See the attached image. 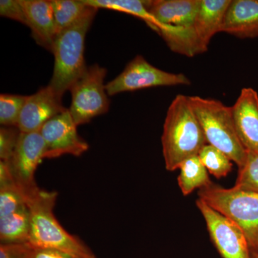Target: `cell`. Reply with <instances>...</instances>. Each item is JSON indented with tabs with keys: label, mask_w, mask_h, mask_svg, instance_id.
<instances>
[{
	"label": "cell",
	"mask_w": 258,
	"mask_h": 258,
	"mask_svg": "<svg viewBox=\"0 0 258 258\" xmlns=\"http://www.w3.org/2000/svg\"><path fill=\"white\" fill-rule=\"evenodd\" d=\"M196 205L205 220L211 240L222 258H252L247 237L237 224L200 199Z\"/></svg>",
	"instance_id": "obj_9"
},
{
	"label": "cell",
	"mask_w": 258,
	"mask_h": 258,
	"mask_svg": "<svg viewBox=\"0 0 258 258\" xmlns=\"http://www.w3.org/2000/svg\"><path fill=\"white\" fill-rule=\"evenodd\" d=\"M45 145L40 132L20 134L18 143L9 161L15 184L25 195L27 203L38 192L35 171L45 159Z\"/></svg>",
	"instance_id": "obj_8"
},
{
	"label": "cell",
	"mask_w": 258,
	"mask_h": 258,
	"mask_svg": "<svg viewBox=\"0 0 258 258\" xmlns=\"http://www.w3.org/2000/svg\"><path fill=\"white\" fill-rule=\"evenodd\" d=\"M84 4L99 9L115 10L133 15L143 20L154 31L159 33L166 28L148 11L146 1L142 0H81Z\"/></svg>",
	"instance_id": "obj_18"
},
{
	"label": "cell",
	"mask_w": 258,
	"mask_h": 258,
	"mask_svg": "<svg viewBox=\"0 0 258 258\" xmlns=\"http://www.w3.org/2000/svg\"><path fill=\"white\" fill-rule=\"evenodd\" d=\"M57 35L85 16L91 6L81 0H51Z\"/></svg>",
	"instance_id": "obj_20"
},
{
	"label": "cell",
	"mask_w": 258,
	"mask_h": 258,
	"mask_svg": "<svg viewBox=\"0 0 258 258\" xmlns=\"http://www.w3.org/2000/svg\"><path fill=\"white\" fill-rule=\"evenodd\" d=\"M222 32L238 38L258 37V0H231Z\"/></svg>",
	"instance_id": "obj_16"
},
{
	"label": "cell",
	"mask_w": 258,
	"mask_h": 258,
	"mask_svg": "<svg viewBox=\"0 0 258 258\" xmlns=\"http://www.w3.org/2000/svg\"><path fill=\"white\" fill-rule=\"evenodd\" d=\"M98 10L91 7L77 23L56 37L52 52L55 57L53 74L48 86L61 98L87 69L84 57L85 40Z\"/></svg>",
	"instance_id": "obj_3"
},
{
	"label": "cell",
	"mask_w": 258,
	"mask_h": 258,
	"mask_svg": "<svg viewBox=\"0 0 258 258\" xmlns=\"http://www.w3.org/2000/svg\"><path fill=\"white\" fill-rule=\"evenodd\" d=\"M28 206L25 195L16 184L0 187V217Z\"/></svg>",
	"instance_id": "obj_24"
},
{
	"label": "cell",
	"mask_w": 258,
	"mask_h": 258,
	"mask_svg": "<svg viewBox=\"0 0 258 258\" xmlns=\"http://www.w3.org/2000/svg\"><path fill=\"white\" fill-rule=\"evenodd\" d=\"M31 246V245H30ZM32 247V246H31ZM29 258H74L69 254L55 249L32 247Z\"/></svg>",
	"instance_id": "obj_28"
},
{
	"label": "cell",
	"mask_w": 258,
	"mask_h": 258,
	"mask_svg": "<svg viewBox=\"0 0 258 258\" xmlns=\"http://www.w3.org/2000/svg\"><path fill=\"white\" fill-rule=\"evenodd\" d=\"M30 234V212L28 206L0 217L2 244L28 243Z\"/></svg>",
	"instance_id": "obj_17"
},
{
	"label": "cell",
	"mask_w": 258,
	"mask_h": 258,
	"mask_svg": "<svg viewBox=\"0 0 258 258\" xmlns=\"http://www.w3.org/2000/svg\"><path fill=\"white\" fill-rule=\"evenodd\" d=\"M106 74L105 68L93 64L70 88L72 101L69 109L77 126L108 111L110 101L104 85Z\"/></svg>",
	"instance_id": "obj_6"
},
{
	"label": "cell",
	"mask_w": 258,
	"mask_h": 258,
	"mask_svg": "<svg viewBox=\"0 0 258 258\" xmlns=\"http://www.w3.org/2000/svg\"><path fill=\"white\" fill-rule=\"evenodd\" d=\"M69 108L44 124L40 132L45 145V159L61 156L80 157L88 150L87 142L80 137Z\"/></svg>",
	"instance_id": "obj_10"
},
{
	"label": "cell",
	"mask_w": 258,
	"mask_h": 258,
	"mask_svg": "<svg viewBox=\"0 0 258 258\" xmlns=\"http://www.w3.org/2000/svg\"><path fill=\"white\" fill-rule=\"evenodd\" d=\"M251 254H252V258H258V254L256 253V252H251Z\"/></svg>",
	"instance_id": "obj_30"
},
{
	"label": "cell",
	"mask_w": 258,
	"mask_h": 258,
	"mask_svg": "<svg viewBox=\"0 0 258 258\" xmlns=\"http://www.w3.org/2000/svg\"><path fill=\"white\" fill-rule=\"evenodd\" d=\"M189 100L207 144L225 153L240 167L245 161L247 150L236 132L232 107L217 100L198 96H189Z\"/></svg>",
	"instance_id": "obj_4"
},
{
	"label": "cell",
	"mask_w": 258,
	"mask_h": 258,
	"mask_svg": "<svg viewBox=\"0 0 258 258\" xmlns=\"http://www.w3.org/2000/svg\"><path fill=\"white\" fill-rule=\"evenodd\" d=\"M20 129L16 126H3L0 129V159L8 161L13 156L20 138Z\"/></svg>",
	"instance_id": "obj_25"
},
{
	"label": "cell",
	"mask_w": 258,
	"mask_h": 258,
	"mask_svg": "<svg viewBox=\"0 0 258 258\" xmlns=\"http://www.w3.org/2000/svg\"><path fill=\"white\" fill-rule=\"evenodd\" d=\"M198 156L208 172L218 179L225 177L232 171V161L230 158L213 146H204Z\"/></svg>",
	"instance_id": "obj_21"
},
{
	"label": "cell",
	"mask_w": 258,
	"mask_h": 258,
	"mask_svg": "<svg viewBox=\"0 0 258 258\" xmlns=\"http://www.w3.org/2000/svg\"><path fill=\"white\" fill-rule=\"evenodd\" d=\"M13 184L15 183L9 164L7 161H0V187Z\"/></svg>",
	"instance_id": "obj_29"
},
{
	"label": "cell",
	"mask_w": 258,
	"mask_h": 258,
	"mask_svg": "<svg viewBox=\"0 0 258 258\" xmlns=\"http://www.w3.org/2000/svg\"><path fill=\"white\" fill-rule=\"evenodd\" d=\"M0 15L27 25L26 17L20 0H1Z\"/></svg>",
	"instance_id": "obj_26"
},
{
	"label": "cell",
	"mask_w": 258,
	"mask_h": 258,
	"mask_svg": "<svg viewBox=\"0 0 258 258\" xmlns=\"http://www.w3.org/2000/svg\"><path fill=\"white\" fill-rule=\"evenodd\" d=\"M230 3L231 0H200V8L191 26L199 53L206 52L214 35L222 32Z\"/></svg>",
	"instance_id": "obj_13"
},
{
	"label": "cell",
	"mask_w": 258,
	"mask_h": 258,
	"mask_svg": "<svg viewBox=\"0 0 258 258\" xmlns=\"http://www.w3.org/2000/svg\"><path fill=\"white\" fill-rule=\"evenodd\" d=\"M200 0H149L148 11L164 26L187 28L192 26Z\"/></svg>",
	"instance_id": "obj_15"
},
{
	"label": "cell",
	"mask_w": 258,
	"mask_h": 258,
	"mask_svg": "<svg viewBox=\"0 0 258 258\" xmlns=\"http://www.w3.org/2000/svg\"><path fill=\"white\" fill-rule=\"evenodd\" d=\"M66 109L62 98L47 86L28 96L17 127L23 133L39 132L48 120Z\"/></svg>",
	"instance_id": "obj_11"
},
{
	"label": "cell",
	"mask_w": 258,
	"mask_h": 258,
	"mask_svg": "<svg viewBox=\"0 0 258 258\" xmlns=\"http://www.w3.org/2000/svg\"><path fill=\"white\" fill-rule=\"evenodd\" d=\"M179 169L178 184L184 196H187L195 189H202L212 183L209 177L208 171L198 155L185 160Z\"/></svg>",
	"instance_id": "obj_19"
},
{
	"label": "cell",
	"mask_w": 258,
	"mask_h": 258,
	"mask_svg": "<svg viewBox=\"0 0 258 258\" xmlns=\"http://www.w3.org/2000/svg\"><path fill=\"white\" fill-rule=\"evenodd\" d=\"M199 199L237 224L247 237L251 252L258 242V193L210 183L200 189Z\"/></svg>",
	"instance_id": "obj_5"
},
{
	"label": "cell",
	"mask_w": 258,
	"mask_h": 258,
	"mask_svg": "<svg viewBox=\"0 0 258 258\" xmlns=\"http://www.w3.org/2000/svg\"><path fill=\"white\" fill-rule=\"evenodd\" d=\"M254 252H256V253L258 254V242L257 244V247H256L255 250L253 251Z\"/></svg>",
	"instance_id": "obj_31"
},
{
	"label": "cell",
	"mask_w": 258,
	"mask_h": 258,
	"mask_svg": "<svg viewBox=\"0 0 258 258\" xmlns=\"http://www.w3.org/2000/svg\"><path fill=\"white\" fill-rule=\"evenodd\" d=\"M57 193L40 189L28 200L30 234L28 243L33 247L55 249L74 258H96L77 237L64 230L54 215Z\"/></svg>",
	"instance_id": "obj_2"
},
{
	"label": "cell",
	"mask_w": 258,
	"mask_h": 258,
	"mask_svg": "<svg viewBox=\"0 0 258 258\" xmlns=\"http://www.w3.org/2000/svg\"><path fill=\"white\" fill-rule=\"evenodd\" d=\"M232 107L236 132L246 150L258 153V93L242 88Z\"/></svg>",
	"instance_id": "obj_12"
},
{
	"label": "cell",
	"mask_w": 258,
	"mask_h": 258,
	"mask_svg": "<svg viewBox=\"0 0 258 258\" xmlns=\"http://www.w3.org/2000/svg\"><path fill=\"white\" fill-rule=\"evenodd\" d=\"M31 249L29 243H1L0 258H29Z\"/></svg>",
	"instance_id": "obj_27"
},
{
	"label": "cell",
	"mask_w": 258,
	"mask_h": 258,
	"mask_svg": "<svg viewBox=\"0 0 258 258\" xmlns=\"http://www.w3.org/2000/svg\"><path fill=\"white\" fill-rule=\"evenodd\" d=\"M166 170L174 171L186 159L198 155L207 141L193 111L189 96L179 94L168 108L162 137Z\"/></svg>",
	"instance_id": "obj_1"
},
{
	"label": "cell",
	"mask_w": 258,
	"mask_h": 258,
	"mask_svg": "<svg viewBox=\"0 0 258 258\" xmlns=\"http://www.w3.org/2000/svg\"><path fill=\"white\" fill-rule=\"evenodd\" d=\"M27 26L38 45L52 52L57 36L52 3L49 0H20Z\"/></svg>",
	"instance_id": "obj_14"
},
{
	"label": "cell",
	"mask_w": 258,
	"mask_h": 258,
	"mask_svg": "<svg viewBox=\"0 0 258 258\" xmlns=\"http://www.w3.org/2000/svg\"><path fill=\"white\" fill-rule=\"evenodd\" d=\"M258 193V153L247 151L245 161L238 168L235 186Z\"/></svg>",
	"instance_id": "obj_23"
},
{
	"label": "cell",
	"mask_w": 258,
	"mask_h": 258,
	"mask_svg": "<svg viewBox=\"0 0 258 258\" xmlns=\"http://www.w3.org/2000/svg\"><path fill=\"white\" fill-rule=\"evenodd\" d=\"M28 96L1 94L0 123L3 126H18L19 118Z\"/></svg>",
	"instance_id": "obj_22"
},
{
	"label": "cell",
	"mask_w": 258,
	"mask_h": 258,
	"mask_svg": "<svg viewBox=\"0 0 258 258\" xmlns=\"http://www.w3.org/2000/svg\"><path fill=\"white\" fill-rule=\"evenodd\" d=\"M183 74L166 72L152 66L142 55H137L125 66L123 72L106 85L108 96L158 86L190 85Z\"/></svg>",
	"instance_id": "obj_7"
}]
</instances>
